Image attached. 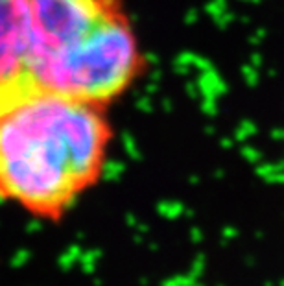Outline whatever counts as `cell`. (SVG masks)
<instances>
[{
	"instance_id": "obj_1",
	"label": "cell",
	"mask_w": 284,
	"mask_h": 286,
	"mask_svg": "<svg viewBox=\"0 0 284 286\" xmlns=\"http://www.w3.org/2000/svg\"><path fill=\"white\" fill-rule=\"evenodd\" d=\"M109 140L98 104L37 89L0 107V198L59 220L100 179Z\"/></svg>"
},
{
	"instance_id": "obj_2",
	"label": "cell",
	"mask_w": 284,
	"mask_h": 286,
	"mask_svg": "<svg viewBox=\"0 0 284 286\" xmlns=\"http://www.w3.org/2000/svg\"><path fill=\"white\" fill-rule=\"evenodd\" d=\"M37 87L102 105L139 76L144 59L120 0H28Z\"/></svg>"
},
{
	"instance_id": "obj_3",
	"label": "cell",
	"mask_w": 284,
	"mask_h": 286,
	"mask_svg": "<svg viewBox=\"0 0 284 286\" xmlns=\"http://www.w3.org/2000/svg\"><path fill=\"white\" fill-rule=\"evenodd\" d=\"M28 0H0V107L37 91L30 65Z\"/></svg>"
}]
</instances>
